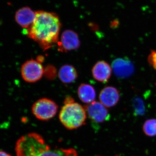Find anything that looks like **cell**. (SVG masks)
I'll list each match as a JSON object with an SVG mask.
<instances>
[{"label": "cell", "instance_id": "obj_8", "mask_svg": "<svg viewBox=\"0 0 156 156\" xmlns=\"http://www.w3.org/2000/svg\"><path fill=\"white\" fill-rule=\"evenodd\" d=\"M112 68L115 75L120 78H128L134 72V66L129 59L119 58L112 63Z\"/></svg>", "mask_w": 156, "mask_h": 156}, {"label": "cell", "instance_id": "obj_7", "mask_svg": "<svg viewBox=\"0 0 156 156\" xmlns=\"http://www.w3.org/2000/svg\"><path fill=\"white\" fill-rule=\"evenodd\" d=\"M60 49L65 52L78 49L80 42L77 34L73 31L67 30L62 34L60 41L58 43Z\"/></svg>", "mask_w": 156, "mask_h": 156}, {"label": "cell", "instance_id": "obj_6", "mask_svg": "<svg viewBox=\"0 0 156 156\" xmlns=\"http://www.w3.org/2000/svg\"><path fill=\"white\" fill-rule=\"evenodd\" d=\"M87 115L90 119L97 123H102L110 119L107 108L100 102L94 101L85 106Z\"/></svg>", "mask_w": 156, "mask_h": 156}, {"label": "cell", "instance_id": "obj_3", "mask_svg": "<svg viewBox=\"0 0 156 156\" xmlns=\"http://www.w3.org/2000/svg\"><path fill=\"white\" fill-rule=\"evenodd\" d=\"M87 113L85 108L76 102L64 104L59 114V119L66 129L74 130L84 125Z\"/></svg>", "mask_w": 156, "mask_h": 156}, {"label": "cell", "instance_id": "obj_15", "mask_svg": "<svg viewBox=\"0 0 156 156\" xmlns=\"http://www.w3.org/2000/svg\"><path fill=\"white\" fill-rule=\"evenodd\" d=\"M148 61L149 63L156 69V50H152L148 57Z\"/></svg>", "mask_w": 156, "mask_h": 156}, {"label": "cell", "instance_id": "obj_17", "mask_svg": "<svg viewBox=\"0 0 156 156\" xmlns=\"http://www.w3.org/2000/svg\"><path fill=\"white\" fill-rule=\"evenodd\" d=\"M0 156H12V155L5 151H0Z\"/></svg>", "mask_w": 156, "mask_h": 156}, {"label": "cell", "instance_id": "obj_10", "mask_svg": "<svg viewBox=\"0 0 156 156\" xmlns=\"http://www.w3.org/2000/svg\"><path fill=\"white\" fill-rule=\"evenodd\" d=\"M119 91L115 87H112L104 88L99 95L101 103L106 108L115 106L119 102Z\"/></svg>", "mask_w": 156, "mask_h": 156}, {"label": "cell", "instance_id": "obj_1", "mask_svg": "<svg viewBox=\"0 0 156 156\" xmlns=\"http://www.w3.org/2000/svg\"><path fill=\"white\" fill-rule=\"evenodd\" d=\"M61 26L58 15L55 13L37 11L33 23L25 30V34L45 50L58 42Z\"/></svg>", "mask_w": 156, "mask_h": 156}, {"label": "cell", "instance_id": "obj_9", "mask_svg": "<svg viewBox=\"0 0 156 156\" xmlns=\"http://www.w3.org/2000/svg\"><path fill=\"white\" fill-rule=\"evenodd\" d=\"M36 17V12L28 7H24L18 9L15 15V20L18 25L25 30L28 29L32 25Z\"/></svg>", "mask_w": 156, "mask_h": 156}, {"label": "cell", "instance_id": "obj_14", "mask_svg": "<svg viewBox=\"0 0 156 156\" xmlns=\"http://www.w3.org/2000/svg\"><path fill=\"white\" fill-rule=\"evenodd\" d=\"M143 131L149 136H156V119H151L145 121L143 126Z\"/></svg>", "mask_w": 156, "mask_h": 156}, {"label": "cell", "instance_id": "obj_18", "mask_svg": "<svg viewBox=\"0 0 156 156\" xmlns=\"http://www.w3.org/2000/svg\"><path fill=\"white\" fill-rule=\"evenodd\" d=\"M44 60V58L42 56H38L37 58V61L39 62H42Z\"/></svg>", "mask_w": 156, "mask_h": 156}, {"label": "cell", "instance_id": "obj_12", "mask_svg": "<svg viewBox=\"0 0 156 156\" xmlns=\"http://www.w3.org/2000/svg\"><path fill=\"white\" fill-rule=\"evenodd\" d=\"M78 95L81 101L88 104L95 101L96 97V93L93 87L85 83L81 84L79 87Z\"/></svg>", "mask_w": 156, "mask_h": 156}, {"label": "cell", "instance_id": "obj_5", "mask_svg": "<svg viewBox=\"0 0 156 156\" xmlns=\"http://www.w3.org/2000/svg\"><path fill=\"white\" fill-rule=\"evenodd\" d=\"M44 73L43 66L33 59L25 62L21 66V76L23 80L27 83H33L39 80Z\"/></svg>", "mask_w": 156, "mask_h": 156}, {"label": "cell", "instance_id": "obj_16", "mask_svg": "<svg viewBox=\"0 0 156 156\" xmlns=\"http://www.w3.org/2000/svg\"><path fill=\"white\" fill-rule=\"evenodd\" d=\"M74 102L73 99L72 98L70 97H67L64 100V104H69L73 103Z\"/></svg>", "mask_w": 156, "mask_h": 156}, {"label": "cell", "instance_id": "obj_2", "mask_svg": "<svg viewBox=\"0 0 156 156\" xmlns=\"http://www.w3.org/2000/svg\"><path fill=\"white\" fill-rule=\"evenodd\" d=\"M16 156H79L73 148L53 147L41 134L31 132L17 140L15 147Z\"/></svg>", "mask_w": 156, "mask_h": 156}, {"label": "cell", "instance_id": "obj_13", "mask_svg": "<svg viewBox=\"0 0 156 156\" xmlns=\"http://www.w3.org/2000/svg\"><path fill=\"white\" fill-rule=\"evenodd\" d=\"M58 76L62 83L69 84L76 80L77 78L78 74L76 69L72 66L65 65L59 69Z\"/></svg>", "mask_w": 156, "mask_h": 156}, {"label": "cell", "instance_id": "obj_4", "mask_svg": "<svg viewBox=\"0 0 156 156\" xmlns=\"http://www.w3.org/2000/svg\"><path fill=\"white\" fill-rule=\"evenodd\" d=\"M58 108V105L53 100L42 98L34 104L32 107V112L38 119L47 121L56 115Z\"/></svg>", "mask_w": 156, "mask_h": 156}, {"label": "cell", "instance_id": "obj_11", "mask_svg": "<svg viewBox=\"0 0 156 156\" xmlns=\"http://www.w3.org/2000/svg\"><path fill=\"white\" fill-rule=\"evenodd\" d=\"M112 70V68L106 62L98 61L92 68V75L96 80L107 83L111 76Z\"/></svg>", "mask_w": 156, "mask_h": 156}]
</instances>
